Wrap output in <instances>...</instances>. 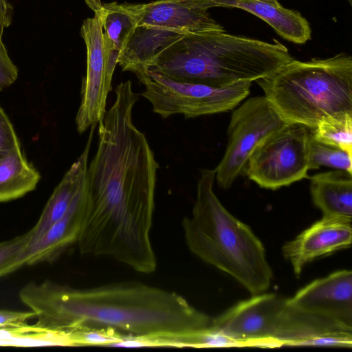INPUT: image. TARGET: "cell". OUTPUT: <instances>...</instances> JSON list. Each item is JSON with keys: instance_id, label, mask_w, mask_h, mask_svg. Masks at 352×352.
Returning <instances> with one entry per match:
<instances>
[{"instance_id": "cell-1", "label": "cell", "mask_w": 352, "mask_h": 352, "mask_svg": "<svg viewBox=\"0 0 352 352\" xmlns=\"http://www.w3.org/2000/svg\"><path fill=\"white\" fill-rule=\"evenodd\" d=\"M99 122L98 147L87 167V201L77 243L82 254L109 256L143 274L157 267L150 239L159 164L132 111L140 94L130 80Z\"/></svg>"}, {"instance_id": "cell-2", "label": "cell", "mask_w": 352, "mask_h": 352, "mask_svg": "<svg viewBox=\"0 0 352 352\" xmlns=\"http://www.w3.org/2000/svg\"><path fill=\"white\" fill-rule=\"evenodd\" d=\"M35 325L73 331L109 329L126 336H180L208 328L212 319L173 292L139 282L75 289L45 280L19 292Z\"/></svg>"}, {"instance_id": "cell-3", "label": "cell", "mask_w": 352, "mask_h": 352, "mask_svg": "<svg viewBox=\"0 0 352 352\" xmlns=\"http://www.w3.org/2000/svg\"><path fill=\"white\" fill-rule=\"evenodd\" d=\"M292 59L288 49L276 40L270 43L210 31L184 35L145 70L177 82L222 87L265 78Z\"/></svg>"}, {"instance_id": "cell-4", "label": "cell", "mask_w": 352, "mask_h": 352, "mask_svg": "<svg viewBox=\"0 0 352 352\" xmlns=\"http://www.w3.org/2000/svg\"><path fill=\"white\" fill-rule=\"evenodd\" d=\"M215 175V169L201 170L192 216L182 220L186 245L252 296L264 293L273 279L264 246L252 229L220 202L213 191Z\"/></svg>"}, {"instance_id": "cell-5", "label": "cell", "mask_w": 352, "mask_h": 352, "mask_svg": "<svg viewBox=\"0 0 352 352\" xmlns=\"http://www.w3.org/2000/svg\"><path fill=\"white\" fill-rule=\"evenodd\" d=\"M256 82L287 123L314 129L327 116L352 113V57L346 53L307 61L292 59Z\"/></svg>"}, {"instance_id": "cell-6", "label": "cell", "mask_w": 352, "mask_h": 352, "mask_svg": "<svg viewBox=\"0 0 352 352\" xmlns=\"http://www.w3.org/2000/svg\"><path fill=\"white\" fill-rule=\"evenodd\" d=\"M144 90L141 96L162 118L180 114L185 118L222 113L236 107L249 94L252 82L217 87L172 80L152 72L135 73Z\"/></svg>"}, {"instance_id": "cell-7", "label": "cell", "mask_w": 352, "mask_h": 352, "mask_svg": "<svg viewBox=\"0 0 352 352\" xmlns=\"http://www.w3.org/2000/svg\"><path fill=\"white\" fill-rule=\"evenodd\" d=\"M311 129L287 123L267 135L250 156L245 175L261 188L272 190L309 178Z\"/></svg>"}, {"instance_id": "cell-8", "label": "cell", "mask_w": 352, "mask_h": 352, "mask_svg": "<svg viewBox=\"0 0 352 352\" xmlns=\"http://www.w3.org/2000/svg\"><path fill=\"white\" fill-rule=\"evenodd\" d=\"M264 96L251 97L233 111L228 127L224 155L215 168L219 186L229 188L245 175L248 162L258 144L286 124Z\"/></svg>"}, {"instance_id": "cell-9", "label": "cell", "mask_w": 352, "mask_h": 352, "mask_svg": "<svg viewBox=\"0 0 352 352\" xmlns=\"http://www.w3.org/2000/svg\"><path fill=\"white\" fill-rule=\"evenodd\" d=\"M84 21L80 34L87 47V72L82 79L81 102L76 116V129L82 133L98 124L106 113L109 93L119 54L104 43L103 28L98 9Z\"/></svg>"}, {"instance_id": "cell-10", "label": "cell", "mask_w": 352, "mask_h": 352, "mask_svg": "<svg viewBox=\"0 0 352 352\" xmlns=\"http://www.w3.org/2000/svg\"><path fill=\"white\" fill-rule=\"evenodd\" d=\"M287 299L276 294L254 295L212 319L210 327L228 347H277L275 334Z\"/></svg>"}, {"instance_id": "cell-11", "label": "cell", "mask_w": 352, "mask_h": 352, "mask_svg": "<svg viewBox=\"0 0 352 352\" xmlns=\"http://www.w3.org/2000/svg\"><path fill=\"white\" fill-rule=\"evenodd\" d=\"M276 346H325L351 348L352 327L286 304L280 314Z\"/></svg>"}, {"instance_id": "cell-12", "label": "cell", "mask_w": 352, "mask_h": 352, "mask_svg": "<svg viewBox=\"0 0 352 352\" xmlns=\"http://www.w3.org/2000/svg\"><path fill=\"white\" fill-rule=\"evenodd\" d=\"M352 220L323 216L283 246L282 252L299 276L308 263L345 248L352 242Z\"/></svg>"}, {"instance_id": "cell-13", "label": "cell", "mask_w": 352, "mask_h": 352, "mask_svg": "<svg viewBox=\"0 0 352 352\" xmlns=\"http://www.w3.org/2000/svg\"><path fill=\"white\" fill-rule=\"evenodd\" d=\"M287 302L300 310L352 327V272L339 270L316 279Z\"/></svg>"}, {"instance_id": "cell-14", "label": "cell", "mask_w": 352, "mask_h": 352, "mask_svg": "<svg viewBox=\"0 0 352 352\" xmlns=\"http://www.w3.org/2000/svg\"><path fill=\"white\" fill-rule=\"evenodd\" d=\"M87 184L75 197L65 214L35 243L24 256L25 265L55 261L80 237L87 201Z\"/></svg>"}, {"instance_id": "cell-15", "label": "cell", "mask_w": 352, "mask_h": 352, "mask_svg": "<svg viewBox=\"0 0 352 352\" xmlns=\"http://www.w3.org/2000/svg\"><path fill=\"white\" fill-rule=\"evenodd\" d=\"M207 10L192 0H157L144 3L138 25L155 26L184 34L225 31Z\"/></svg>"}, {"instance_id": "cell-16", "label": "cell", "mask_w": 352, "mask_h": 352, "mask_svg": "<svg viewBox=\"0 0 352 352\" xmlns=\"http://www.w3.org/2000/svg\"><path fill=\"white\" fill-rule=\"evenodd\" d=\"M96 126H91L84 150L65 173L47 201L37 222L29 230L28 248L40 239L65 214L77 194L86 186L89 153Z\"/></svg>"}, {"instance_id": "cell-17", "label": "cell", "mask_w": 352, "mask_h": 352, "mask_svg": "<svg viewBox=\"0 0 352 352\" xmlns=\"http://www.w3.org/2000/svg\"><path fill=\"white\" fill-rule=\"evenodd\" d=\"M199 7L208 10L213 7L235 8L247 11L268 23L283 38L296 44H304L311 38L309 23L301 14L259 0H194Z\"/></svg>"}, {"instance_id": "cell-18", "label": "cell", "mask_w": 352, "mask_h": 352, "mask_svg": "<svg viewBox=\"0 0 352 352\" xmlns=\"http://www.w3.org/2000/svg\"><path fill=\"white\" fill-rule=\"evenodd\" d=\"M186 34L150 25H138L129 37L118 60L122 71L142 72L160 52Z\"/></svg>"}, {"instance_id": "cell-19", "label": "cell", "mask_w": 352, "mask_h": 352, "mask_svg": "<svg viewBox=\"0 0 352 352\" xmlns=\"http://www.w3.org/2000/svg\"><path fill=\"white\" fill-rule=\"evenodd\" d=\"M309 178L313 202L323 216L352 220V174L336 170Z\"/></svg>"}, {"instance_id": "cell-20", "label": "cell", "mask_w": 352, "mask_h": 352, "mask_svg": "<svg viewBox=\"0 0 352 352\" xmlns=\"http://www.w3.org/2000/svg\"><path fill=\"white\" fill-rule=\"evenodd\" d=\"M85 1L92 10L98 9L100 12L104 45L120 55L143 16L144 3H102L100 0Z\"/></svg>"}, {"instance_id": "cell-21", "label": "cell", "mask_w": 352, "mask_h": 352, "mask_svg": "<svg viewBox=\"0 0 352 352\" xmlns=\"http://www.w3.org/2000/svg\"><path fill=\"white\" fill-rule=\"evenodd\" d=\"M41 178L21 146L14 148L0 159V202L12 201L33 191Z\"/></svg>"}, {"instance_id": "cell-22", "label": "cell", "mask_w": 352, "mask_h": 352, "mask_svg": "<svg viewBox=\"0 0 352 352\" xmlns=\"http://www.w3.org/2000/svg\"><path fill=\"white\" fill-rule=\"evenodd\" d=\"M73 346L69 333L23 324L0 328V346Z\"/></svg>"}, {"instance_id": "cell-23", "label": "cell", "mask_w": 352, "mask_h": 352, "mask_svg": "<svg viewBox=\"0 0 352 352\" xmlns=\"http://www.w3.org/2000/svg\"><path fill=\"white\" fill-rule=\"evenodd\" d=\"M311 134L318 141L352 155V113H339L322 118L311 129Z\"/></svg>"}, {"instance_id": "cell-24", "label": "cell", "mask_w": 352, "mask_h": 352, "mask_svg": "<svg viewBox=\"0 0 352 352\" xmlns=\"http://www.w3.org/2000/svg\"><path fill=\"white\" fill-rule=\"evenodd\" d=\"M352 155L341 148L316 140L311 132L309 143V170L327 166L352 174Z\"/></svg>"}, {"instance_id": "cell-25", "label": "cell", "mask_w": 352, "mask_h": 352, "mask_svg": "<svg viewBox=\"0 0 352 352\" xmlns=\"http://www.w3.org/2000/svg\"><path fill=\"white\" fill-rule=\"evenodd\" d=\"M30 232L0 242V277L7 276L25 265L24 256L29 246Z\"/></svg>"}, {"instance_id": "cell-26", "label": "cell", "mask_w": 352, "mask_h": 352, "mask_svg": "<svg viewBox=\"0 0 352 352\" xmlns=\"http://www.w3.org/2000/svg\"><path fill=\"white\" fill-rule=\"evenodd\" d=\"M73 346L102 345L111 346L126 336L109 329H84L69 332Z\"/></svg>"}, {"instance_id": "cell-27", "label": "cell", "mask_w": 352, "mask_h": 352, "mask_svg": "<svg viewBox=\"0 0 352 352\" xmlns=\"http://www.w3.org/2000/svg\"><path fill=\"white\" fill-rule=\"evenodd\" d=\"M19 146L14 128L7 113L0 106V159Z\"/></svg>"}, {"instance_id": "cell-28", "label": "cell", "mask_w": 352, "mask_h": 352, "mask_svg": "<svg viewBox=\"0 0 352 352\" xmlns=\"http://www.w3.org/2000/svg\"><path fill=\"white\" fill-rule=\"evenodd\" d=\"M17 67L10 58L3 44H0V91L14 84L18 78Z\"/></svg>"}, {"instance_id": "cell-29", "label": "cell", "mask_w": 352, "mask_h": 352, "mask_svg": "<svg viewBox=\"0 0 352 352\" xmlns=\"http://www.w3.org/2000/svg\"><path fill=\"white\" fill-rule=\"evenodd\" d=\"M13 14L12 6L8 0H0V44L3 43L2 35L5 28L12 23Z\"/></svg>"}, {"instance_id": "cell-30", "label": "cell", "mask_w": 352, "mask_h": 352, "mask_svg": "<svg viewBox=\"0 0 352 352\" xmlns=\"http://www.w3.org/2000/svg\"><path fill=\"white\" fill-rule=\"evenodd\" d=\"M259 1H267V2H270V3H278V0H259Z\"/></svg>"}, {"instance_id": "cell-31", "label": "cell", "mask_w": 352, "mask_h": 352, "mask_svg": "<svg viewBox=\"0 0 352 352\" xmlns=\"http://www.w3.org/2000/svg\"><path fill=\"white\" fill-rule=\"evenodd\" d=\"M349 1V3H350V5L352 4V0H347Z\"/></svg>"}]
</instances>
